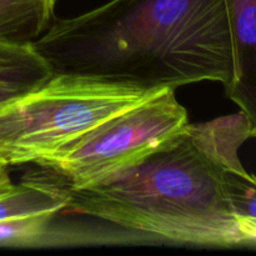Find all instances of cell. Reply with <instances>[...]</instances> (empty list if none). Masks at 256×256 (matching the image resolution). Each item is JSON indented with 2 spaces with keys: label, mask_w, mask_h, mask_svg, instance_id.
I'll list each match as a JSON object with an SVG mask.
<instances>
[{
  "label": "cell",
  "mask_w": 256,
  "mask_h": 256,
  "mask_svg": "<svg viewBox=\"0 0 256 256\" xmlns=\"http://www.w3.org/2000/svg\"><path fill=\"white\" fill-rule=\"evenodd\" d=\"M10 182L9 172H8V168L4 165L0 164V185L4 184V182Z\"/></svg>",
  "instance_id": "10"
},
{
  "label": "cell",
  "mask_w": 256,
  "mask_h": 256,
  "mask_svg": "<svg viewBox=\"0 0 256 256\" xmlns=\"http://www.w3.org/2000/svg\"><path fill=\"white\" fill-rule=\"evenodd\" d=\"M34 46L54 72L145 88L228 86L232 76L224 0H110L55 18Z\"/></svg>",
  "instance_id": "1"
},
{
  "label": "cell",
  "mask_w": 256,
  "mask_h": 256,
  "mask_svg": "<svg viewBox=\"0 0 256 256\" xmlns=\"http://www.w3.org/2000/svg\"><path fill=\"white\" fill-rule=\"evenodd\" d=\"M56 215L42 214L14 218L0 222V248H40L72 244L78 235L52 228Z\"/></svg>",
  "instance_id": "8"
},
{
  "label": "cell",
  "mask_w": 256,
  "mask_h": 256,
  "mask_svg": "<svg viewBox=\"0 0 256 256\" xmlns=\"http://www.w3.org/2000/svg\"><path fill=\"white\" fill-rule=\"evenodd\" d=\"M225 180L248 246H256V176L249 174L240 162L226 170Z\"/></svg>",
  "instance_id": "9"
},
{
  "label": "cell",
  "mask_w": 256,
  "mask_h": 256,
  "mask_svg": "<svg viewBox=\"0 0 256 256\" xmlns=\"http://www.w3.org/2000/svg\"><path fill=\"white\" fill-rule=\"evenodd\" d=\"M164 89L54 72L42 86L0 109V164H38Z\"/></svg>",
  "instance_id": "3"
},
{
  "label": "cell",
  "mask_w": 256,
  "mask_h": 256,
  "mask_svg": "<svg viewBox=\"0 0 256 256\" xmlns=\"http://www.w3.org/2000/svg\"><path fill=\"white\" fill-rule=\"evenodd\" d=\"M58 0H0V39L34 42L55 19Z\"/></svg>",
  "instance_id": "7"
},
{
  "label": "cell",
  "mask_w": 256,
  "mask_h": 256,
  "mask_svg": "<svg viewBox=\"0 0 256 256\" xmlns=\"http://www.w3.org/2000/svg\"><path fill=\"white\" fill-rule=\"evenodd\" d=\"M52 74L34 42L0 39V109L42 86Z\"/></svg>",
  "instance_id": "6"
},
{
  "label": "cell",
  "mask_w": 256,
  "mask_h": 256,
  "mask_svg": "<svg viewBox=\"0 0 256 256\" xmlns=\"http://www.w3.org/2000/svg\"><path fill=\"white\" fill-rule=\"evenodd\" d=\"M232 50L226 96L240 108L256 138V0H224Z\"/></svg>",
  "instance_id": "5"
},
{
  "label": "cell",
  "mask_w": 256,
  "mask_h": 256,
  "mask_svg": "<svg viewBox=\"0 0 256 256\" xmlns=\"http://www.w3.org/2000/svg\"><path fill=\"white\" fill-rule=\"evenodd\" d=\"M250 136L244 112L190 124L145 159L82 189L65 186L64 212L199 246H248L225 174ZM58 179V178H56Z\"/></svg>",
  "instance_id": "2"
},
{
  "label": "cell",
  "mask_w": 256,
  "mask_h": 256,
  "mask_svg": "<svg viewBox=\"0 0 256 256\" xmlns=\"http://www.w3.org/2000/svg\"><path fill=\"white\" fill-rule=\"evenodd\" d=\"M189 125L188 112L166 88L100 122L38 162L69 189L102 182L162 149Z\"/></svg>",
  "instance_id": "4"
}]
</instances>
